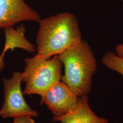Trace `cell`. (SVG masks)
Masks as SVG:
<instances>
[{
    "mask_svg": "<svg viewBox=\"0 0 123 123\" xmlns=\"http://www.w3.org/2000/svg\"><path fill=\"white\" fill-rule=\"evenodd\" d=\"M37 22L36 54L40 57L58 55L83 40L79 21L73 13H58Z\"/></svg>",
    "mask_w": 123,
    "mask_h": 123,
    "instance_id": "obj_1",
    "label": "cell"
},
{
    "mask_svg": "<svg viewBox=\"0 0 123 123\" xmlns=\"http://www.w3.org/2000/svg\"><path fill=\"white\" fill-rule=\"evenodd\" d=\"M57 56L64 67L62 81L78 97L88 95L91 90L97 63L88 43L82 40Z\"/></svg>",
    "mask_w": 123,
    "mask_h": 123,
    "instance_id": "obj_2",
    "label": "cell"
},
{
    "mask_svg": "<svg viewBox=\"0 0 123 123\" xmlns=\"http://www.w3.org/2000/svg\"><path fill=\"white\" fill-rule=\"evenodd\" d=\"M24 62V95L37 94L42 97L53 84L61 80L63 65L57 55L47 59L36 54L26 58Z\"/></svg>",
    "mask_w": 123,
    "mask_h": 123,
    "instance_id": "obj_3",
    "label": "cell"
},
{
    "mask_svg": "<svg viewBox=\"0 0 123 123\" xmlns=\"http://www.w3.org/2000/svg\"><path fill=\"white\" fill-rule=\"evenodd\" d=\"M23 77L22 72L16 71L11 78H4L2 79L4 96L2 108L0 109V117L3 119L39 116L37 111L31 108L24 98L21 88Z\"/></svg>",
    "mask_w": 123,
    "mask_h": 123,
    "instance_id": "obj_4",
    "label": "cell"
},
{
    "mask_svg": "<svg viewBox=\"0 0 123 123\" xmlns=\"http://www.w3.org/2000/svg\"><path fill=\"white\" fill-rule=\"evenodd\" d=\"M79 97L61 80L53 84L41 97V104H45L54 116L66 114L73 110Z\"/></svg>",
    "mask_w": 123,
    "mask_h": 123,
    "instance_id": "obj_5",
    "label": "cell"
},
{
    "mask_svg": "<svg viewBox=\"0 0 123 123\" xmlns=\"http://www.w3.org/2000/svg\"><path fill=\"white\" fill-rule=\"evenodd\" d=\"M40 19L24 0H0V29L22 22H37Z\"/></svg>",
    "mask_w": 123,
    "mask_h": 123,
    "instance_id": "obj_6",
    "label": "cell"
},
{
    "mask_svg": "<svg viewBox=\"0 0 123 123\" xmlns=\"http://www.w3.org/2000/svg\"><path fill=\"white\" fill-rule=\"evenodd\" d=\"M53 121L61 123H110L107 119L98 116L88 104V95L79 97L77 105L69 113L53 116Z\"/></svg>",
    "mask_w": 123,
    "mask_h": 123,
    "instance_id": "obj_7",
    "label": "cell"
},
{
    "mask_svg": "<svg viewBox=\"0 0 123 123\" xmlns=\"http://www.w3.org/2000/svg\"><path fill=\"white\" fill-rule=\"evenodd\" d=\"M5 41L4 46L1 53H6L8 50L13 51L16 48L22 49L29 53L37 52L36 47L30 43L25 37L26 28L21 25L17 28L8 26L3 28Z\"/></svg>",
    "mask_w": 123,
    "mask_h": 123,
    "instance_id": "obj_8",
    "label": "cell"
},
{
    "mask_svg": "<svg viewBox=\"0 0 123 123\" xmlns=\"http://www.w3.org/2000/svg\"><path fill=\"white\" fill-rule=\"evenodd\" d=\"M103 64L108 68L114 71L123 76V58L114 52L106 53L102 59Z\"/></svg>",
    "mask_w": 123,
    "mask_h": 123,
    "instance_id": "obj_9",
    "label": "cell"
},
{
    "mask_svg": "<svg viewBox=\"0 0 123 123\" xmlns=\"http://www.w3.org/2000/svg\"><path fill=\"white\" fill-rule=\"evenodd\" d=\"M13 123H35V121L29 116H21L14 119Z\"/></svg>",
    "mask_w": 123,
    "mask_h": 123,
    "instance_id": "obj_10",
    "label": "cell"
},
{
    "mask_svg": "<svg viewBox=\"0 0 123 123\" xmlns=\"http://www.w3.org/2000/svg\"><path fill=\"white\" fill-rule=\"evenodd\" d=\"M115 51L118 56L123 58V44L117 45L115 48Z\"/></svg>",
    "mask_w": 123,
    "mask_h": 123,
    "instance_id": "obj_11",
    "label": "cell"
},
{
    "mask_svg": "<svg viewBox=\"0 0 123 123\" xmlns=\"http://www.w3.org/2000/svg\"><path fill=\"white\" fill-rule=\"evenodd\" d=\"M5 53H1L0 55V72L4 69L5 66Z\"/></svg>",
    "mask_w": 123,
    "mask_h": 123,
    "instance_id": "obj_12",
    "label": "cell"
},
{
    "mask_svg": "<svg viewBox=\"0 0 123 123\" xmlns=\"http://www.w3.org/2000/svg\"></svg>",
    "mask_w": 123,
    "mask_h": 123,
    "instance_id": "obj_13",
    "label": "cell"
}]
</instances>
